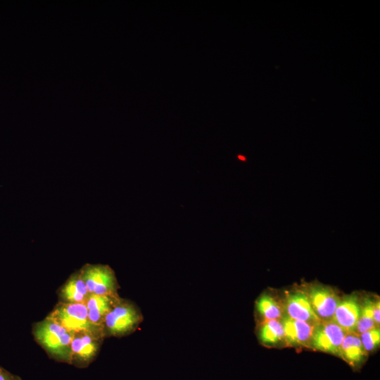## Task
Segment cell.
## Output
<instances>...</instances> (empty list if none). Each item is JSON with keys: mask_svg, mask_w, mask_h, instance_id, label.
I'll list each match as a JSON object with an SVG mask.
<instances>
[{"mask_svg": "<svg viewBox=\"0 0 380 380\" xmlns=\"http://www.w3.org/2000/svg\"><path fill=\"white\" fill-rule=\"evenodd\" d=\"M32 331L36 341L51 358L70 363V345L75 333L48 317L36 323Z\"/></svg>", "mask_w": 380, "mask_h": 380, "instance_id": "6da1fadb", "label": "cell"}, {"mask_svg": "<svg viewBox=\"0 0 380 380\" xmlns=\"http://www.w3.org/2000/svg\"><path fill=\"white\" fill-rule=\"evenodd\" d=\"M142 320L139 310L132 303L118 298L105 317V336H122L134 331Z\"/></svg>", "mask_w": 380, "mask_h": 380, "instance_id": "7a4b0ae2", "label": "cell"}, {"mask_svg": "<svg viewBox=\"0 0 380 380\" xmlns=\"http://www.w3.org/2000/svg\"><path fill=\"white\" fill-rule=\"evenodd\" d=\"M46 317L55 321L73 333L94 331L104 334L101 329L96 327L90 323L87 308L84 303L60 302Z\"/></svg>", "mask_w": 380, "mask_h": 380, "instance_id": "3957f363", "label": "cell"}, {"mask_svg": "<svg viewBox=\"0 0 380 380\" xmlns=\"http://www.w3.org/2000/svg\"><path fill=\"white\" fill-rule=\"evenodd\" d=\"M80 272L89 294L119 296L117 278L110 266L87 263Z\"/></svg>", "mask_w": 380, "mask_h": 380, "instance_id": "277c9868", "label": "cell"}, {"mask_svg": "<svg viewBox=\"0 0 380 380\" xmlns=\"http://www.w3.org/2000/svg\"><path fill=\"white\" fill-rule=\"evenodd\" d=\"M104 337V334L101 332L75 333L70 345V365L80 368L88 367L97 355Z\"/></svg>", "mask_w": 380, "mask_h": 380, "instance_id": "5b68a950", "label": "cell"}, {"mask_svg": "<svg viewBox=\"0 0 380 380\" xmlns=\"http://www.w3.org/2000/svg\"><path fill=\"white\" fill-rule=\"evenodd\" d=\"M346 332L332 320L321 322L316 327L310 345L319 351L339 355Z\"/></svg>", "mask_w": 380, "mask_h": 380, "instance_id": "8992f818", "label": "cell"}, {"mask_svg": "<svg viewBox=\"0 0 380 380\" xmlns=\"http://www.w3.org/2000/svg\"><path fill=\"white\" fill-rule=\"evenodd\" d=\"M307 294L314 312L321 322L332 320L341 300L332 288L313 284L309 288Z\"/></svg>", "mask_w": 380, "mask_h": 380, "instance_id": "52a82bcc", "label": "cell"}, {"mask_svg": "<svg viewBox=\"0 0 380 380\" xmlns=\"http://www.w3.org/2000/svg\"><path fill=\"white\" fill-rule=\"evenodd\" d=\"M360 311V301L355 295H350L341 299L337 305L332 321L346 333L355 332Z\"/></svg>", "mask_w": 380, "mask_h": 380, "instance_id": "ba28073f", "label": "cell"}, {"mask_svg": "<svg viewBox=\"0 0 380 380\" xmlns=\"http://www.w3.org/2000/svg\"><path fill=\"white\" fill-rule=\"evenodd\" d=\"M286 316L297 320L320 323L310 304L307 293L301 291L289 293L285 302Z\"/></svg>", "mask_w": 380, "mask_h": 380, "instance_id": "9c48e42d", "label": "cell"}, {"mask_svg": "<svg viewBox=\"0 0 380 380\" xmlns=\"http://www.w3.org/2000/svg\"><path fill=\"white\" fill-rule=\"evenodd\" d=\"M281 323L284 338L289 343L295 346L310 344L315 329L319 324L294 319L286 315L282 319Z\"/></svg>", "mask_w": 380, "mask_h": 380, "instance_id": "30bf717a", "label": "cell"}, {"mask_svg": "<svg viewBox=\"0 0 380 380\" xmlns=\"http://www.w3.org/2000/svg\"><path fill=\"white\" fill-rule=\"evenodd\" d=\"M89 296L80 270L72 273L59 290L61 302L85 304Z\"/></svg>", "mask_w": 380, "mask_h": 380, "instance_id": "8fae6325", "label": "cell"}, {"mask_svg": "<svg viewBox=\"0 0 380 380\" xmlns=\"http://www.w3.org/2000/svg\"><path fill=\"white\" fill-rule=\"evenodd\" d=\"M118 297L89 294L85 303L90 323L96 327L103 329L106 315Z\"/></svg>", "mask_w": 380, "mask_h": 380, "instance_id": "7c38bea8", "label": "cell"}, {"mask_svg": "<svg viewBox=\"0 0 380 380\" xmlns=\"http://www.w3.org/2000/svg\"><path fill=\"white\" fill-rule=\"evenodd\" d=\"M366 355L360 335L355 332L346 333L342 341L339 356L353 367L358 366Z\"/></svg>", "mask_w": 380, "mask_h": 380, "instance_id": "4fadbf2b", "label": "cell"}, {"mask_svg": "<svg viewBox=\"0 0 380 380\" xmlns=\"http://www.w3.org/2000/svg\"><path fill=\"white\" fill-rule=\"evenodd\" d=\"M259 337L265 344L274 345L280 342L284 338L281 321L265 320L260 328Z\"/></svg>", "mask_w": 380, "mask_h": 380, "instance_id": "5bb4252c", "label": "cell"}, {"mask_svg": "<svg viewBox=\"0 0 380 380\" xmlns=\"http://www.w3.org/2000/svg\"><path fill=\"white\" fill-rule=\"evenodd\" d=\"M374 302L375 301L371 298H365L363 300L360 302V315L355 331V332L359 335L376 327V324L374 320Z\"/></svg>", "mask_w": 380, "mask_h": 380, "instance_id": "9a60e30c", "label": "cell"}, {"mask_svg": "<svg viewBox=\"0 0 380 380\" xmlns=\"http://www.w3.org/2000/svg\"><path fill=\"white\" fill-rule=\"evenodd\" d=\"M259 314L265 320L279 319L281 316V308L274 298L269 295L260 296L256 303Z\"/></svg>", "mask_w": 380, "mask_h": 380, "instance_id": "2e32d148", "label": "cell"}, {"mask_svg": "<svg viewBox=\"0 0 380 380\" xmlns=\"http://www.w3.org/2000/svg\"><path fill=\"white\" fill-rule=\"evenodd\" d=\"M360 338L365 350L372 351L379 345L380 331L377 327H374L361 334Z\"/></svg>", "mask_w": 380, "mask_h": 380, "instance_id": "e0dca14e", "label": "cell"}, {"mask_svg": "<svg viewBox=\"0 0 380 380\" xmlns=\"http://www.w3.org/2000/svg\"><path fill=\"white\" fill-rule=\"evenodd\" d=\"M0 380H22L20 376L15 375L0 365Z\"/></svg>", "mask_w": 380, "mask_h": 380, "instance_id": "ac0fdd59", "label": "cell"}, {"mask_svg": "<svg viewBox=\"0 0 380 380\" xmlns=\"http://www.w3.org/2000/svg\"><path fill=\"white\" fill-rule=\"evenodd\" d=\"M379 312H380L379 301L376 300L374 305V320L376 325L377 324H379L380 322Z\"/></svg>", "mask_w": 380, "mask_h": 380, "instance_id": "d6986e66", "label": "cell"}]
</instances>
